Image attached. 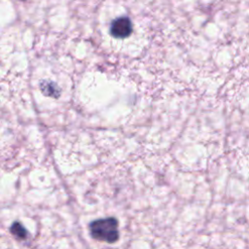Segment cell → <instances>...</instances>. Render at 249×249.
I'll return each instance as SVG.
<instances>
[{
  "label": "cell",
  "instance_id": "6da1fadb",
  "mask_svg": "<svg viewBox=\"0 0 249 249\" xmlns=\"http://www.w3.org/2000/svg\"><path fill=\"white\" fill-rule=\"evenodd\" d=\"M119 223L116 218L108 217L92 221L89 224L90 235L100 241L114 243L119 239Z\"/></svg>",
  "mask_w": 249,
  "mask_h": 249
},
{
  "label": "cell",
  "instance_id": "7a4b0ae2",
  "mask_svg": "<svg viewBox=\"0 0 249 249\" xmlns=\"http://www.w3.org/2000/svg\"><path fill=\"white\" fill-rule=\"evenodd\" d=\"M132 32V23L127 17L115 18L110 25V33L113 37L124 39L128 37Z\"/></svg>",
  "mask_w": 249,
  "mask_h": 249
},
{
  "label": "cell",
  "instance_id": "3957f363",
  "mask_svg": "<svg viewBox=\"0 0 249 249\" xmlns=\"http://www.w3.org/2000/svg\"><path fill=\"white\" fill-rule=\"evenodd\" d=\"M11 231L19 238H25L27 235V231H25V229L19 224V223H14L12 228H11Z\"/></svg>",
  "mask_w": 249,
  "mask_h": 249
},
{
  "label": "cell",
  "instance_id": "277c9868",
  "mask_svg": "<svg viewBox=\"0 0 249 249\" xmlns=\"http://www.w3.org/2000/svg\"><path fill=\"white\" fill-rule=\"evenodd\" d=\"M20 1H26V0H20Z\"/></svg>",
  "mask_w": 249,
  "mask_h": 249
}]
</instances>
